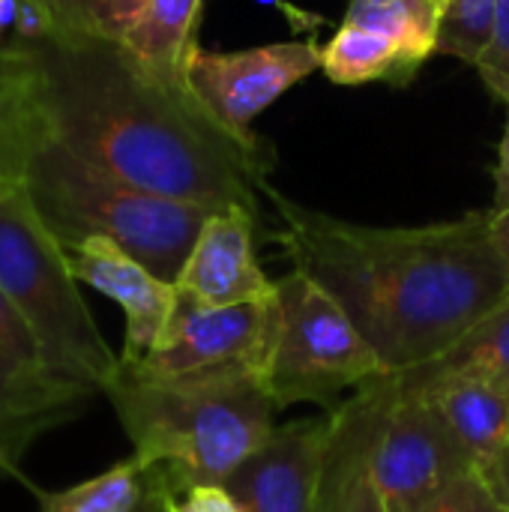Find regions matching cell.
<instances>
[{"label": "cell", "mask_w": 509, "mask_h": 512, "mask_svg": "<svg viewBox=\"0 0 509 512\" xmlns=\"http://www.w3.org/2000/svg\"><path fill=\"white\" fill-rule=\"evenodd\" d=\"M45 129L96 168L162 198L258 219L267 153L225 135L201 105L156 81L111 39L63 36L27 45Z\"/></svg>", "instance_id": "2"}, {"label": "cell", "mask_w": 509, "mask_h": 512, "mask_svg": "<svg viewBox=\"0 0 509 512\" xmlns=\"http://www.w3.org/2000/svg\"><path fill=\"white\" fill-rule=\"evenodd\" d=\"M162 501H165V492L153 483V477H150V489H147V495H144V501L138 504V510L135 512H162Z\"/></svg>", "instance_id": "30"}, {"label": "cell", "mask_w": 509, "mask_h": 512, "mask_svg": "<svg viewBox=\"0 0 509 512\" xmlns=\"http://www.w3.org/2000/svg\"><path fill=\"white\" fill-rule=\"evenodd\" d=\"M291 270L315 279L354 321L387 375L420 369L471 333L509 291L492 210L375 228L303 207L267 183Z\"/></svg>", "instance_id": "1"}, {"label": "cell", "mask_w": 509, "mask_h": 512, "mask_svg": "<svg viewBox=\"0 0 509 512\" xmlns=\"http://www.w3.org/2000/svg\"><path fill=\"white\" fill-rule=\"evenodd\" d=\"M27 489L33 492L39 512H135L150 489V474L135 456H129L69 489L45 492L33 483H27Z\"/></svg>", "instance_id": "20"}, {"label": "cell", "mask_w": 509, "mask_h": 512, "mask_svg": "<svg viewBox=\"0 0 509 512\" xmlns=\"http://www.w3.org/2000/svg\"><path fill=\"white\" fill-rule=\"evenodd\" d=\"M507 99H509V93H507ZM507 99H504V102H507Z\"/></svg>", "instance_id": "33"}, {"label": "cell", "mask_w": 509, "mask_h": 512, "mask_svg": "<svg viewBox=\"0 0 509 512\" xmlns=\"http://www.w3.org/2000/svg\"><path fill=\"white\" fill-rule=\"evenodd\" d=\"M429 3L435 6V12H438V15H444V12H447V6H450V0H429Z\"/></svg>", "instance_id": "31"}, {"label": "cell", "mask_w": 509, "mask_h": 512, "mask_svg": "<svg viewBox=\"0 0 509 512\" xmlns=\"http://www.w3.org/2000/svg\"><path fill=\"white\" fill-rule=\"evenodd\" d=\"M93 387L63 375L27 324L0 294V474L18 477L21 456L30 444L75 420L90 399Z\"/></svg>", "instance_id": "10"}, {"label": "cell", "mask_w": 509, "mask_h": 512, "mask_svg": "<svg viewBox=\"0 0 509 512\" xmlns=\"http://www.w3.org/2000/svg\"><path fill=\"white\" fill-rule=\"evenodd\" d=\"M417 512H509L495 489L486 483L483 474L468 471L444 486L432 501H426Z\"/></svg>", "instance_id": "23"}, {"label": "cell", "mask_w": 509, "mask_h": 512, "mask_svg": "<svg viewBox=\"0 0 509 512\" xmlns=\"http://www.w3.org/2000/svg\"><path fill=\"white\" fill-rule=\"evenodd\" d=\"M198 12L201 0H144L138 21L120 42L141 69L186 96H192L186 84V66L198 45Z\"/></svg>", "instance_id": "17"}, {"label": "cell", "mask_w": 509, "mask_h": 512, "mask_svg": "<svg viewBox=\"0 0 509 512\" xmlns=\"http://www.w3.org/2000/svg\"><path fill=\"white\" fill-rule=\"evenodd\" d=\"M327 444L330 414L276 426L225 489L243 512H315Z\"/></svg>", "instance_id": "11"}, {"label": "cell", "mask_w": 509, "mask_h": 512, "mask_svg": "<svg viewBox=\"0 0 509 512\" xmlns=\"http://www.w3.org/2000/svg\"><path fill=\"white\" fill-rule=\"evenodd\" d=\"M162 512H243L225 486H189L180 492H165Z\"/></svg>", "instance_id": "25"}, {"label": "cell", "mask_w": 509, "mask_h": 512, "mask_svg": "<svg viewBox=\"0 0 509 512\" xmlns=\"http://www.w3.org/2000/svg\"><path fill=\"white\" fill-rule=\"evenodd\" d=\"M24 189L63 249L102 237L171 285H177L207 216L216 213L144 192L81 159L48 132L30 156Z\"/></svg>", "instance_id": "4"}, {"label": "cell", "mask_w": 509, "mask_h": 512, "mask_svg": "<svg viewBox=\"0 0 509 512\" xmlns=\"http://www.w3.org/2000/svg\"><path fill=\"white\" fill-rule=\"evenodd\" d=\"M48 21L51 33L123 42L138 21L144 0H27Z\"/></svg>", "instance_id": "21"}, {"label": "cell", "mask_w": 509, "mask_h": 512, "mask_svg": "<svg viewBox=\"0 0 509 512\" xmlns=\"http://www.w3.org/2000/svg\"><path fill=\"white\" fill-rule=\"evenodd\" d=\"M402 378V375H399ZM405 381V378H402ZM432 396L477 474H489L509 450V393L477 378H441L411 384Z\"/></svg>", "instance_id": "15"}, {"label": "cell", "mask_w": 509, "mask_h": 512, "mask_svg": "<svg viewBox=\"0 0 509 512\" xmlns=\"http://www.w3.org/2000/svg\"><path fill=\"white\" fill-rule=\"evenodd\" d=\"M495 198H492V213L509 210V99H507V126L498 144V165H495Z\"/></svg>", "instance_id": "26"}, {"label": "cell", "mask_w": 509, "mask_h": 512, "mask_svg": "<svg viewBox=\"0 0 509 512\" xmlns=\"http://www.w3.org/2000/svg\"><path fill=\"white\" fill-rule=\"evenodd\" d=\"M66 258L81 285L99 291L123 309L126 336L120 360H144L159 345L171 321V312L177 306V285L159 279L138 258L102 237H90L69 246Z\"/></svg>", "instance_id": "12"}, {"label": "cell", "mask_w": 509, "mask_h": 512, "mask_svg": "<svg viewBox=\"0 0 509 512\" xmlns=\"http://www.w3.org/2000/svg\"><path fill=\"white\" fill-rule=\"evenodd\" d=\"M258 219L240 207L207 216L177 288L207 306H243L276 297V282L267 279L255 258Z\"/></svg>", "instance_id": "13"}, {"label": "cell", "mask_w": 509, "mask_h": 512, "mask_svg": "<svg viewBox=\"0 0 509 512\" xmlns=\"http://www.w3.org/2000/svg\"><path fill=\"white\" fill-rule=\"evenodd\" d=\"M279 336V300L207 306L177 288V306L159 345L126 369L156 381H267Z\"/></svg>", "instance_id": "7"}, {"label": "cell", "mask_w": 509, "mask_h": 512, "mask_svg": "<svg viewBox=\"0 0 509 512\" xmlns=\"http://www.w3.org/2000/svg\"><path fill=\"white\" fill-rule=\"evenodd\" d=\"M45 132L33 57L15 42H0V201L24 189L30 156Z\"/></svg>", "instance_id": "16"}, {"label": "cell", "mask_w": 509, "mask_h": 512, "mask_svg": "<svg viewBox=\"0 0 509 512\" xmlns=\"http://www.w3.org/2000/svg\"><path fill=\"white\" fill-rule=\"evenodd\" d=\"M492 240H495L498 252L504 255V261L509 264V210L492 213Z\"/></svg>", "instance_id": "28"}, {"label": "cell", "mask_w": 509, "mask_h": 512, "mask_svg": "<svg viewBox=\"0 0 509 512\" xmlns=\"http://www.w3.org/2000/svg\"><path fill=\"white\" fill-rule=\"evenodd\" d=\"M417 63L387 33L345 18L330 42L321 48V72L336 84L393 81L408 84L417 75Z\"/></svg>", "instance_id": "18"}, {"label": "cell", "mask_w": 509, "mask_h": 512, "mask_svg": "<svg viewBox=\"0 0 509 512\" xmlns=\"http://www.w3.org/2000/svg\"><path fill=\"white\" fill-rule=\"evenodd\" d=\"M381 405L384 387L381 378H375L330 411V444L315 512H393L372 477V447Z\"/></svg>", "instance_id": "14"}, {"label": "cell", "mask_w": 509, "mask_h": 512, "mask_svg": "<svg viewBox=\"0 0 509 512\" xmlns=\"http://www.w3.org/2000/svg\"><path fill=\"white\" fill-rule=\"evenodd\" d=\"M18 12H21V0H0V36L3 33H15V21H18ZM3 42V39H0Z\"/></svg>", "instance_id": "29"}, {"label": "cell", "mask_w": 509, "mask_h": 512, "mask_svg": "<svg viewBox=\"0 0 509 512\" xmlns=\"http://www.w3.org/2000/svg\"><path fill=\"white\" fill-rule=\"evenodd\" d=\"M486 483L495 489V495L504 501V507L509 510V450L504 453V459H501V462L486 474Z\"/></svg>", "instance_id": "27"}, {"label": "cell", "mask_w": 509, "mask_h": 512, "mask_svg": "<svg viewBox=\"0 0 509 512\" xmlns=\"http://www.w3.org/2000/svg\"><path fill=\"white\" fill-rule=\"evenodd\" d=\"M276 300L279 336L264 387L279 411L312 402L330 414L345 390L387 375L354 321L315 279L291 270L276 282Z\"/></svg>", "instance_id": "6"}, {"label": "cell", "mask_w": 509, "mask_h": 512, "mask_svg": "<svg viewBox=\"0 0 509 512\" xmlns=\"http://www.w3.org/2000/svg\"><path fill=\"white\" fill-rule=\"evenodd\" d=\"M132 441V456L162 492L225 486L270 438L279 408L252 378L156 381L120 363L102 393Z\"/></svg>", "instance_id": "3"}, {"label": "cell", "mask_w": 509, "mask_h": 512, "mask_svg": "<svg viewBox=\"0 0 509 512\" xmlns=\"http://www.w3.org/2000/svg\"><path fill=\"white\" fill-rule=\"evenodd\" d=\"M318 69L321 48L300 39L240 51H210L195 45L186 66V84L201 111L225 135L252 153H267L252 132L255 117Z\"/></svg>", "instance_id": "9"}, {"label": "cell", "mask_w": 509, "mask_h": 512, "mask_svg": "<svg viewBox=\"0 0 509 512\" xmlns=\"http://www.w3.org/2000/svg\"><path fill=\"white\" fill-rule=\"evenodd\" d=\"M384 405L372 447V477L393 512H417L456 477L474 471L429 393L381 375Z\"/></svg>", "instance_id": "8"}, {"label": "cell", "mask_w": 509, "mask_h": 512, "mask_svg": "<svg viewBox=\"0 0 509 512\" xmlns=\"http://www.w3.org/2000/svg\"><path fill=\"white\" fill-rule=\"evenodd\" d=\"M66 249L39 219L27 189L0 201V294L69 378L105 393L120 369L96 327Z\"/></svg>", "instance_id": "5"}, {"label": "cell", "mask_w": 509, "mask_h": 512, "mask_svg": "<svg viewBox=\"0 0 509 512\" xmlns=\"http://www.w3.org/2000/svg\"><path fill=\"white\" fill-rule=\"evenodd\" d=\"M480 78L486 87L498 96L507 99L509 93V0H498V18H495V36L492 45L477 66Z\"/></svg>", "instance_id": "24"}, {"label": "cell", "mask_w": 509, "mask_h": 512, "mask_svg": "<svg viewBox=\"0 0 509 512\" xmlns=\"http://www.w3.org/2000/svg\"><path fill=\"white\" fill-rule=\"evenodd\" d=\"M162 510H165V501H162Z\"/></svg>", "instance_id": "32"}, {"label": "cell", "mask_w": 509, "mask_h": 512, "mask_svg": "<svg viewBox=\"0 0 509 512\" xmlns=\"http://www.w3.org/2000/svg\"><path fill=\"white\" fill-rule=\"evenodd\" d=\"M411 384L441 381V378H477L509 393V291L507 297L447 354L438 360L402 372Z\"/></svg>", "instance_id": "19"}, {"label": "cell", "mask_w": 509, "mask_h": 512, "mask_svg": "<svg viewBox=\"0 0 509 512\" xmlns=\"http://www.w3.org/2000/svg\"><path fill=\"white\" fill-rule=\"evenodd\" d=\"M495 18L498 0H450L447 12L441 15L438 54L459 57L477 69L492 45Z\"/></svg>", "instance_id": "22"}]
</instances>
